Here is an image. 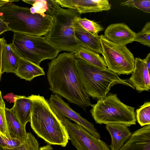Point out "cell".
I'll use <instances>...</instances> for the list:
<instances>
[{"mask_svg":"<svg viewBox=\"0 0 150 150\" xmlns=\"http://www.w3.org/2000/svg\"><path fill=\"white\" fill-rule=\"evenodd\" d=\"M102 55L108 68L117 75H129L133 71L135 59L125 45L114 43L100 35Z\"/></svg>","mask_w":150,"mask_h":150,"instance_id":"ba28073f","label":"cell"},{"mask_svg":"<svg viewBox=\"0 0 150 150\" xmlns=\"http://www.w3.org/2000/svg\"><path fill=\"white\" fill-rule=\"evenodd\" d=\"M48 102L52 111L58 118L64 117L72 120L81 126L95 137L100 138V134L94 125L74 111L60 96L52 94Z\"/></svg>","mask_w":150,"mask_h":150,"instance_id":"30bf717a","label":"cell"},{"mask_svg":"<svg viewBox=\"0 0 150 150\" xmlns=\"http://www.w3.org/2000/svg\"><path fill=\"white\" fill-rule=\"evenodd\" d=\"M106 129L111 138V150H119L130 138L132 133L125 125L118 124H107Z\"/></svg>","mask_w":150,"mask_h":150,"instance_id":"2e32d148","label":"cell"},{"mask_svg":"<svg viewBox=\"0 0 150 150\" xmlns=\"http://www.w3.org/2000/svg\"><path fill=\"white\" fill-rule=\"evenodd\" d=\"M32 102L29 96H16L13 105L10 109L23 126L30 122Z\"/></svg>","mask_w":150,"mask_h":150,"instance_id":"e0dca14e","label":"cell"},{"mask_svg":"<svg viewBox=\"0 0 150 150\" xmlns=\"http://www.w3.org/2000/svg\"><path fill=\"white\" fill-rule=\"evenodd\" d=\"M90 112L96 123L118 124L127 127L136 124L134 107L123 103L116 94H110L92 104Z\"/></svg>","mask_w":150,"mask_h":150,"instance_id":"8992f818","label":"cell"},{"mask_svg":"<svg viewBox=\"0 0 150 150\" xmlns=\"http://www.w3.org/2000/svg\"><path fill=\"white\" fill-rule=\"evenodd\" d=\"M40 150H53V148L49 144H47L40 148Z\"/></svg>","mask_w":150,"mask_h":150,"instance_id":"e575fe53","label":"cell"},{"mask_svg":"<svg viewBox=\"0 0 150 150\" xmlns=\"http://www.w3.org/2000/svg\"><path fill=\"white\" fill-rule=\"evenodd\" d=\"M122 6H127L128 7L135 8L144 12L150 13V0H131L121 3Z\"/></svg>","mask_w":150,"mask_h":150,"instance_id":"4316f807","label":"cell"},{"mask_svg":"<svg viewBox=\"0 0 150 150\" xmlns=\"http://www.w3.org/2000/svg\"><path fill=\"white\" fill-rule=\"evenodd\" d=\"M146 64L147 66L149 71L150 70V53H149L145 58Z\"/></svg>","mask_w":150,"mask_h":150,"instance_id":"836d02e7","label":"cell"},{"mask_svg":"<svg viewBox=\"0 0 150 150\" xmlns=\"http://www.w3.org/2000/svg\"><path fill=\"white\" fill-rule=\"evenodd\" d=\"M74 52L76 58L100 68H107L103 58L95 52L81 46Z\"/></svg>","mask_w":150,"mask_h":150,"instance_id":"7402d4cb","label":"cell"},{"mask_svg":"<svg viewBox=\"0 0 150 150\" xmlns=\"http://www.w3.org/2000/svg\"><path fill=\"white\" fill-rule=\"evenodd\" d=\"M3 149V150H40L37 139L30 132L27 133L26 139L20 145L13 148Z\"/></svg>","mask_w":150,"mask_h":150,"instance_id":"cb8c5ba5","label":"cell"},{"mask_svg":"<svg viewBox=\"0 0 150 150\" xmlns=\"http://www.w3.org/2000/svg\"><path fill=\"white\" fill-rule=\"evenodd\" d=\"M14 74L20 78L30 81L35 77L45 75L43 68L28 60L21 59Z\"/></svg>","mask_w":150,"mask_h":150,"instance_id":"44dd1931","label":"cell"},{"mask_svg":"<svg viewBox=\"0 0 150 150\" xmlns=\"http://www.w3.org/2000/svg\"><path fill=\"white\" fill-rule=\"evenodd\" d=\"M119 150H150V125L132 133Z\"/></svg>","mask_w":150,"mask_h":150,"instance_id":"5bb4252c","label":"cell"},{"mask_svg":"<svg viewBox=\"0 0 150 150\" xmlns=\"http://www.w3.org/2000/svg\"><path fill=\"white\" fill-rule=\"evenodd\" d=\"M7 126L10 137L23 142L27 137L25 127L23 125L10 109L5 108Z\"/></svg>","mask_w":150,"mask_h":150,"instance_id":"d6986e66","label":"cell"},{"mask_svg":"<svg viewBox=\"0 0 150 150\" xmlns=\"http://www.w3.org/2000/svg\"><path fill=\"white\" fill-rule=\"evenodd\" d=\"M75 64L85 92L94 99L105 97L115 84H123L134 89L128 80L120 78L107 68H100L77 58Z\"/></svg>","mask_w":150,"mask_h":150,"instance_id":"277c9868","label":"cell"},{"mask_svg":"<svg viewBox=\"0 0 150 150\" xmlns=\"http://www.w3.org/2000/svg\"><path fill=\"white\" fill-rule=\"evenodd\" d=\"M8 31L9 30L7 23L0 17V35Z\"/></svg>","mask_w":150,"mask_h":150,"instance_id":"4dcf8cb0","label":"cell"},{"mask_svg":"<svg viewBox=\"0 0 150 150\" xmlns=\"http://www.w3.org/2000/svg\"><path fill=\"white\" fill-rule=\"evenodd\" d=\"M0 150H3V149L1 147H0Z\"/></svg>","mask_w":150,"mask_h":150,"instance_id":"d590c367","label":"cell"},{"mask_svg":"<svg viewBox=\"0 0 150 150\" xmlns=\"http://www.w3.org/2000/svg\"><path fill=\"white\" fill-rule=\"evenodd\" d=\"M136 33L123 23L111 24L106 28L104 36L113 42L126 46L134 41Z\"/></svg>","mask_w":150,"mask_h":150,"instance_id":"4fadbf2b","label":"cell"},{"mask_svg":"<svg viewBox=\"0 0 150 150\" xmlns=\"http://www.w3.org/2000/svg\"><path fill=\"white\" fill-rule=\"evenodd\" d=\"M21 59L11 43H7L2 53L1 63L2 73H14Z\"/></svg>","mask_w":150,"mask_h":150,"instance_id":"ac0fdd59","label":"cell"},{"mask_svg":"<svg viewBox=\"0 0 150 150\" xmlns=\"http://www.w3.org/2000/svg\"><path fill=\"white\" fill-rule=\"evenodd\" d=\"M76 20L84 28L90 32L98 33L104 30V28L101 25L86 18H82L80 17L77 18Z\"/></svg>","mask_w":150,"mask_h":150,"instance_id":"484cf974","label":"cell"},{"mask_svg":"<svg viewBox=\"0 0 150 150\" xmlns=\"http://www.w3.org/2000/svg\"><path fill=\"white\" fill-rule=\"evenodd\" d=\"M76 19L75 23V35L81 46L102 54L100 35L84 28Z\"/></svg>","mask_w":150,"mask_h":150,"instance_id":"9a60e30c","label":"cell"},{"mask_svg":"<svg viewBox=\"0 0 150 150\" xmlns=\"http://www.w3.org/2000/svg\"><path fill=\"white\" fill-rule=\"evenodd\" d=\"M0 17L7 23L9 31L38 36H45L54 21L46 13L33 14L30 8L11 2L0 7Z\"/></svg>","mask_w":150,"mask_h":150,"instance_id":"3957f363","label":"cell"},{"mask_svg":"<svg viewBox=\"0 0 150 150\" xmlns=\"http://www.w3.org/2000/svg\"><path fill=\"white\" fill-rule=\"evenodd\" d=\"M0 108L5 109V105L2 98L1 92L0 90Z\"/></svg>","mask_w":150,"mask_h":150,"instance_id":"d6a6232c","label":"cell"},{"mask_svg":"<svg viewBox=\"0 0 150 150\" xmlns=\"http://www.w3.org/2000/svg\"><path fill=\"white\" fill-rule=\"evenodd\" d=\"M149 72L145 59L136 58L133 71L128 81L134 89L139 92L149 91L150 89Z\"/></svg>","mask_w":150,"mask_h":150,"instance_id":"7c38bea8","label":"cell"},{"mask_svg":"<svg viewBox=\"0 0 150 150\" xmlns=\"http://www.w3.org/2000/svg\"><path fill=\"white\" fill-rule=\"evenodd\" d=\"M30 126L38 137L50 145L65 147L70 140L66 127L43 96L32 95Z\"/></svg>","mask_w":150,"mask_h":150,"instance_id":"7a4b0ae2","label":"cell"},{"mask_svg":"<svg viewBox=\"0 0 150 150\" xmlns=\"http://www.w3.org/2000/svg\"><path fill=\"white\" fill-rule=\"evenodd\" d=\"M59 119L67 129L71 144L77 150H111L105 142L92 135L81 126L66 118Z\"/></svg>","mask_w":150,"mask_h":150,"instance_id":"9c48e42d","label":"cell"},{"mask_svg":"<svg viewBox=\"0 0 150 150\" xmlns=\"http://www.w3.org/2000/svg\"><path fill=\"white\" fill-rule=\"evenodd\" d=\"M5 109L0 108V132L7 138H10L11 137L7 127Z\"/></svg>","mask_w":150,"mask_h":150,"instance_id":"83f0119b","label":"cell"},{"mask_svg":"<svg viewBox=\"0 0 150 150\" xmlns=\"http://www.w3.org/2000/svg\"><path fill=\"white\" fill-rule=\"evenodd\" d=\"M136 119L142 126L150 125V103L145 102L136 111Z\"/></svg>","mask_w":150,"mask_h":150,"instance_id":"603a6c76","label":"cell"},{"mask_svg":"<svg viewBox=\"0 0 150 150\" xmlns=\"http://www.w3.org/2000/svg\"><path fill=\"white\" fill-rule=\"evenodd\" d=\"M138 42L145 46L150 47V22H147L142 30L136 33L134 41Z\"/></svg>","mask_w":150,"mask_h":150,"instance_id":"d4e9b609","label":"cell"},{"mask_svg":"<svg viewBox=\"0 0 150 150\" xmlns=\"http://www.w3.org/2000/svg\"><path fill=\"white\" fill-rule=\"evenodd\" d=\"M81 15L76 10L60 7L51 28L45 36L46 39L59 52H74L81 47L75 31V22Z\"/></svg>","mask_w":150,"mask_h":150,"instance_id":"5b68a950","label":"cell"},{"mask_svg":"<svg viewBox=\"0 0 150 150\" xmlns=\"http://www.w3.org/2000/svg\"><path fill=\"white\" fill-rule=\"evenodd\" d=\"M19 0H0V7L6 4L10 3H12L14 1H18Z\"/></svg>","mask_w":150,"mask_h":150,"instance_id":"1f68e13d","label":"cell"},{"mask_svg":"<svg viewBox=\"0 0 150 150\" xmlns=\"http://www.w3.org/2000/svg\"><path fill=\"white\" fill-rule=\"evenodd\" d=\"M6 41L4 37L0 38V80L2 74L1 68V55L3 50L6 45L7 44Z\"/></svg>","mask_w":150,"mask_h":150,"instance_id":"f546056e","label":"cell"},{"mask_svg":"<svg viewBox=\"0 0 150 150\" xmlns=\"http://www.w3.org/2000/svg\"><path fill=\"white\" fill-rule=\"evenodd\" d=\"M62 7L77 10L81 15L108 11L111 5L108 0H56Z\"/></svg>","mask_w":150,"mask_h":150,"instance_id":"8fae6325","label":"cell"},{"mask_svg":"<svg viewBox=\"0 0 150 150\" xmlns=\"http://www.w3.org/2000/svg\"><path fill=\"white\" fill-rule=\"evenodd\" d=\"M16 142L14 138H8L2 135H0V147L2 149H10L14 147Z\"/></svg>","mask_w":150,"mask_h":150,"instance_id":"f1b7e54d","label":"cell"},{"mask_svg":"<svg viewBox=\"0 0 150 150\" xmlns=\"http://www.w3.org/2000/svg\"><path fill=\"white\" fill-rule=\"evenodd\" d=\"M11 44L22 59L39 66L43 60L56 57L59 52L42 36L14 32Z\"/></svg>","mask_w":150,"mask_h":150,"instance_id":"52a82bcc","label":"cell"},{"mask_svg":"<svg viewBox=\"0 0 150 150\" xmlns=\"http://www.w3.org/2000/svg\"><path fill=\"white\" fill-rule=\"evenodd\" d=\"M76 59L74 52H65L52 59L48 64L47 79L53 93L86 111L92 104L77 72Z\"/></svg>","mask_w":150,"mask_h":150,"instance_id":"6da1fadb","label":"cell"},{"mask_svg":"<svg viewBox=\"0 0 150 150\" xmlns=\"http://www.w3.org/2000/svg\"><path fill=\"white\" fill-rule=\"evenodd\" d=\"M28 4L32 5L30 8L33 14H46L52 17H54L59 8L60 7L56 0H22Z\"/></svg>","mask_w":150,"mask_h":150,"instance_id":"ffe728a7","label":"cell"}]
</instances>
